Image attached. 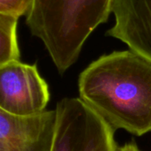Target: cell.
<instances>
[{"instance_id":"4","label":"cell","mask_w":151,"mask_h":151,"mask_svg":"<svg viewBox=\"0 0 151 151\" xmlns=\"http://www.w3.org/2000/svg\"><path fill=\"white\" fill-rule=\"evenodd\" d=\"M49 86L36 65L14 61L0 65V111L15 116H32L45 111Z\"/></svg>"},{"instance_id":"1","label":"cell","mask_w":151,"mask_h":151,"mask_svg":"<svg viewBox=\"0 0 151 151\" xmlns=\"http://www.w3.org/2000/svg\"><path fill=\"white\" fill-rule=\"evenodd\" d=\"M80 99L114 131L151 132V61L129 50L103 55L79 76Z\"/></svg>"},{"instance_id":"9","label":"cell","mask_w":151,"mask_h":151,"mask_svg":"<svg viewBox=\"0 0 151 151\" xmlns=\"http://www.w3.org/2000/svg\"><path fill=\"white\" fill-rule=\"evenodd\" d=\"M119 151H142L139 147L137 146V144L134 142H127L126 144H124L123 146H121Z\"/></svg>"},{"instance_id":"3","label":"cell","mask_w":151,"mask_h":151,"mask_svg":"<svg viewBox=\"0 0 151 151\" xmlns=\"http://www.w3.org/2000/svg\"><path fill=\"white\" fill-rule=\"evenodd\" d=\"M55 111L51 151H119L115 131L80 98L61 99Z\"/></svg>"},{"instance_id":"8","label":"cell","mask_w":151,"mask_h":151,"mask_svg":"<svg viewBox=\"0 0 151 151\" xmlns=\"http://www.w3.org/2000/svg\"><path fill=\"white\" fill-rule=\"evenodd\" d=\"M35 0H0V13L12 15L17 18L27 16Z\"/></svg>"},{"instance_id":"5","label":"cell","mask_w":151,"mask_h":151,"mask_svg":"<svg viewBox=\"0 0 151 151\" xmlns=\"http://www.w3.org/2000/svg\"><path fill=\"white\" fill-rule=\"evenodd\" d=\"M57 114L15 116L0 111V151H51Z\"/></svg>"},{"instance_id":"2","label":"cell","mask_w":151,"mask_h":151,"mask_svg":"<svg viewBox=\"0 0 151 151\" xmlns=\"http://www.w3.org/2000/svg\"><path fill=\"white\" fill-rule=\"evenodd\" d=\"M114 0H35L26 24L65 73L78 59L92 32L105 23Z\"/></svg>"},{"instance_id":"7","label":"cell","mask_w":151,"mask_h":151,"mask_svg":"<svg viewBox=\"0 0 151 151\" xmlns=\"http://www.w3.org/2000/svg\"><path fill=\"white\" fill-rule=\"evenodd\" d=\"M19 18L0 13V65L20 61L17 42V23Z\"/></svg>"},{"instance_id":"6","label":"cell","mask_w":151,"mask_h":151,"mask_svg":"<svg viewBox=\"0 0 151 151\" xmlns=\"http://www.w3.org/2000/svg\"><path fill=\"white\" fill-rule=\"evenodd\" d=\"M115 24L107 35L151 61V0H114Z\"/></svg>"}]
</instances>
